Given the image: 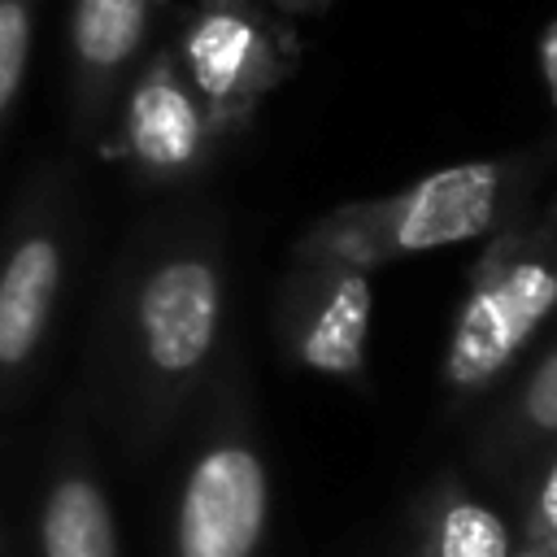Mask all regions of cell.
<instances>
[{
    "label": "cell",
    "mask_w": 557,
    "mask_h": 557,
    "mask_svg": "<svg viewBox=\"0 0 557 557\" xmlns=\"http://www.w3.org/2000/svg\"><path fill=\"white\" fill-rule=\"evenodd\" d=\"M231 322V235L213 200L178 196L117 248L87 335L83 396L131 457L161 453L205 405Z\"/></svg>",
    "instance_id": "6da1fadb"
},
{
    "label": "cell",
    "mask_w": 557,
    "mask_h": 557,
    "mask_svg": "<svg viewBox=\"0 0 557 557\" xmlns=\"http://www.w3.org/2000/svg\"><path fill=\"white\" fill-rule=\"evenodd\" d=\"M544 165V152H500L426 170L396 191L331 205L292 239L287 257L374 274L405 257L487 239L509 218L535 209Z\"/></svg>",
    "instance_id": "7a4b0ae2"
},
{
    "label": "cell",
    "mask_w": 557,
    "mask_h": 557,
    "mask_svg": "<svg viewBox=\"0 0 557 557\" xmlns=\"http://www.w3.org/2000/svg\"><path fill=\"white\" fill-rule=\"evenodd\" d=\"M191 426L165 557H261L270 535V461L244 352H226Z\"/></svg>",
    "instance_id": "3957f363"
},
{
    "label": "cell",
    "mask_w": 557,
    "mask_h": 557,
    "mask_svg": "<svg viewBox=\"0 0 557 557\" xmlns=\"http://www.w3.org/2000/svg\"><path fill=\"white\" fill-rule=\"evenodd\" d=\"M83 231L74 161H35L0 218V422L35 392Z\"/></svg>",
    "instance_id": "277c9868"
},
{
    "label": "cell",
    "mask_w": 557,
    "mask_h": 557,
    "mask_svg": "<svg viewBox=\"0 0 557 557\" xmlns=\"http://www.w3.org/2000/svg\"><path fill=\"white\" fill-rule=\"evenodd\" d=\"M527 218L531 209L496 226L470 265L440 357V392L448 409L483 400L557 313V261L527 239Z\"/></svg>",
    "instance_id": "5b68a950"
},
{
    "label": "cell",
    "mask_w": 557,
    "mask_h": 557,
    "mask_svg": "<svg viewBox=\"0 0 557 557\" xmlns=\"http://www.w3.org/2000/svg\"><path fill=\"white\" fill-rule=\"evenodd\" d=\"M170 48L226 139L296 74L300 44L265 0H196L178 13Z\"/></svg>",
    "instance_id": "8992f818"
},
{
    "label": "cell",
    "mask_w": 557,
    "mask_h": 557,
    "mask_svg": "<svg viewBox=\"0 0 557 557\" xmlns=\"http://www.w3.org/2000/svg\"><path fill=\"white\" fill-rule=\"evenodd\" d=\"M222 144L226 135L209 117L200 91L187 83L170 39H157L139 61L96 139L100 157L117 161L144 191L174 196L191 191V183L213 170Z\"/></svg>",
    "instance_id": "52a82bcc"
},
{
    "label": "cell",
    "mask_w": 557,
    "mask_h": 557,
    "mask_svg": "<svg viewBox=\"0 0 557 557\" xmlns=\"http://www.w3.org/2000/svg\"><path fill=\"white\" fill-rule=\"evenodd\" d=\"M370 331L374 274L287 257L270 300V335L292 370L339 387H370Z\"/></svg>",
    "instance_id": "ba28073f"
},
{
    "label": "cell",
    "mask_w": 557,
    "mask_h": 557,
    "mask_svg": "<svg viewBox=\"0 0 557 557\" xmlns=\"http://www.w3.org/2000/svg\"><path fill=\"white\" fill-rule=\"evenodd\" d=\"M170 0H70L65 13V131L96 144L122 87L152 52Z\"/></svg>",
    "instance_id": "9c48e42d"
},
{
    "label": "cell",
    "mask_w": 557,
    "mask_h": 557,
    "mask_svg": "<svg viewBox=\"0 0 557 557\" xmlns=\"http://www.w3.org/2000/svg\"><path fill=\"white\" fill-rule=\"evenodd\" d=\"M30 557H122L117 509L100 474L87 422L65 409L35 492Z\"/></svg>",
    "instance_id": "30bf717a"
},
{
    "label": "cell",
    "mask_w": 557,
    "mask_h": 557,
    "mask_svg": "<svg viewBox=\"0 0 557 557\" xmlns=\"http://www.w3.org/2000/svg\"><path fill=\"white\" fill-rule=\"evenodd\" d=\"M557 444V339L487 409L470 435V466L492 483H522Z\"/></svg>",
    "instance_id": "8fae6325"
},
{
    "label": "cell",
    "mask_w": 557,
    "mask_h": 557,
    "mask_svg": "<svg viewBox=\"0 0 557 557\" xmlns=\"http://www.w3.org/2000/svg\"><path fill=\"white\" fill-rule=\"evenodd\" d=\"M413 557H513L518 527L457 470L435 474L409 513Z\"/></svg>",
    "instance_id": "7c38bea8"
},
{
    "label": "cell",
    "mask_w": 557,
    "mask_h": 557,
    "mask_svg": "<svg viewBox=\"0 0 557 557\" xmlns=\"http://www.w3.org/2000/svg\"><path fill=\"white\" fill-rule=\"evenodd\" d=\"M44 0H0V148L9 139V122L22 100V83L30 70L35 26Z\"/></svg>",
    "instance_id": "4fadbf2b"
},
{
    "label": "cell",
    "mask_w": 557,
    "mask_h": 557,
    "mask_svg": "<svg viewBox=\"0 0 557 557\" xmlns=\"http://www.w3.org/2000/svg\"><path fill=\"white\" fill-rule=\"evenodd\" d=\"M518 544L557 553V444L522 479V492H518Z\"/></svg>",
    "instance_id": "5bb4252c"
},
{
    "label": "cell",
    "mask_w": 557,
    "mask_h": 557,
    "mask_svg": "<svg viewBox=\"0 0 557 557\" xmlns=\"http://www.w3.org/2000/svg\"><path fill=\"white\" fill-rule=\"evenodd\" d=\"M527 239H531L544 257L557 261V191H553L540 209H531V218H527Z\"/></svg>",
    "instance_id": "9a60e30c"
},
{
    "label": "cell",
    "mask_w": 557,
    "mask_h": 557,
    "mask_svg": "<svg viewBox=\"0 0 557 557\" xmlns=\"http://www.w3.org/2000/svg\"><path fill=\"white\" fill-rule=\"evenodd\" d=\"M0 557H13V535H9V518L0 509Z\"/></svg>",
    "instance_id": "2e32d148"
},
{
    "label": "cell",
    "mask_w": 557,
    "mask_h": 557,
    "mask_svg": "<svg viewBox=\"0 0 557 557\" xmlns=\"http://www.w3.org/2000/svg\"><path fill=\"white\" fill-rule=\"evenodd\" d=\"M513 557H557V553H548V548H527V544H518V548H513Z\"/></svg>",
    "instance_id": "e0dca14e"
}]
</instances>
